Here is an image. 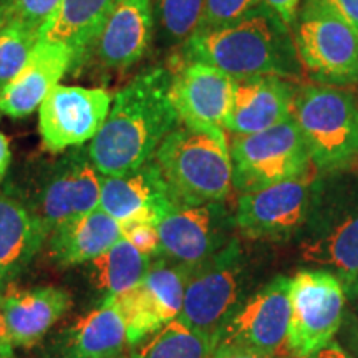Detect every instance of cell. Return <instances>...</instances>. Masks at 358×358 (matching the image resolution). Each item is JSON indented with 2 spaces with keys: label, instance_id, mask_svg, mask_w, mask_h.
Wrapping results in <instances>:
<instances>
[{
  "label": "cell",
  "instance_id": "cell-28",
  "mask_svg": "<svg viewBox=\"0 0 358 358\" xmlns=\"http://www.w3.org/2000/svg\"><path fill=\"white\" fill-rule=\"evenodd\" d=\"M206 0H151L155 38L164 47H178L198 30Z\"/></svg>",
  "mask_w": 358,
  "mask_h": 358
},
{
  "label": "cell",
  "instance_id": "cell-1",
  "mask_svg": "<svg viewBox=\"0 0 358 358\" xmlns=\"http://www.w3.org/2000/svg\"><path fill=\"white\" fill-rule=\"evenodd\" d=\"M181 123L171 100V71L151 69L116 93L88 153L101 176H116L155 158L164 138Z\"/></svg>",
  "mask_w": 358,
  "mask_h": 358
},
{
  "label": "cell",
  "instance_id": "cell-18",
  "mask_svg": "<svg viewBox=\"0 0 358 358\" xmlns=\"http://www.w3.org/2000/svg\"><path fill=\"white\" fill-rule=\"evenodd\" d=\"M155 40L151 0H122L111 12L92 50L103 69H131L150 50Z\"/></svg>",
  "mask_w": 358,
  "mask_h": 358
},
{
  "label": "cell",
  "instance_id": "cell-24",
  "mask_svg": "<svg viewBox=\"0 0 358 358\" xmlns=\"http://www.w3.org/2000/svg\"><path fill=\"white\" fill-rule=\"evenodd\" d=\"M47 239L48 232L24 203L0 192V285L24 271Z\"/></svg>",
  "mask_w": 358,
  "mask_h": 358
},
{
  "label": "cell",
  "instance_id": "cell-29",
  "mask_svg": "<svg viewBox=\"0 0 358 358\" xmlns=\"http://www.w3.org/2000/svg\"><path fill=\"white\" fill-rule=\"evenodd\" d=\"M38 43V30L12 19L0 30V90L10 82Z\"/></svg>",
  "mask_w": 358,
  "mask_h": 358
},
{
  "label": "cell",
  "instance_id": "cell-31",
  "mask_svg": "<svg viewBox=\"0 0 358 358\" xmlns=\"http://www.w3.org/2000/svg\"><path fill=\"white\" fill-rule=\"evenodd\" d=\"M123 237L128 241L133 248H136L141 254L148 257H158L161 244H159V232L155 224L148 222H133L122 226Z\"/></svg>",
  "mask_w": 358,
  "mask_h": 358
},
{
  "label": "cell",
  "instance_id": "cell-25",
  "mask_svg": "<svg viewBox=\"0 0 358 358\" xmlns=\"http://www.w3.org/2000/svg\"><path fill=\"white\" fill-rule=\"evenodd\" d=\"M65 358H113L129 347L127 325L111 297L66 330L62 343Z\"/></svg>",
  "mask_w": 358,
  "mask_h": 358
},
{
  "label": "cell",
  "instance_id": "cell-39",
  "mask_svg": "<svg viewBox=\"0 0 358 358\" xmlns=\"http://www.w3.org/2000/svg\"><path fill=\"white\" fill-rule=\"evenodd\" d=\"M12 19V0H0V30Z\"/></svg>",
  "mask_w": 358,
  "mask_h": 358
},
{
  "label": "cell",
  "instance_id": "cell-35",
  "mask_svg": "<svg viewBox=\"0 0 358 358\" xmlns=\"http://www.w3.org/2000/svg\"><path fill=\"white\" fill-rule=\"evenodd\" d=\"M358 30V0H324Z\"/></svg>",
  "mask_w": 358,
  "mask_h": 358
},
{
  "label": "cell",
  "instance_id": "cell-22",
  "mask_svg": "<svg viewBox=\"0 0 358 358\" xmlns=\"http://www.w3.org/2000/svg\"><path fill=\"white\" fill-rule=\"evenodd\" d=\"M122 0H60L45 20L38 40L62 43L71 53V69L82 65L106 20Z\"/></svg>",
  "mask_w": 358,
  "mask_h": 358
},
{
  "label": "cell",
  "instance_id": "cell-10",
  "mask_svg": "<svg viewBox=\"0 0 358 358\" xmlns=\"http://www.w3.org/2000/svg\"><path fill=\"white\" fill-rule=\"evenodd\" d=\"M290 319L285 347L297 358L332 342L342 325L345 289L332 272L306 268L290 279Z\"/></svg>",
  "mask_w": 358,
  "mask_h": 358
},
{
  "label": "cell",
  "instance_id": "cell-32",
  "mask_svg": "<svg viewBox=\"0 0 358 358\" xmlns=\"http://www.w3.org/2000/svg\"><path fill=\"white\" fill-rule=\"evenodd\" d=\"M58 3L60 0H12V17L40 32L45 20L52 15Z\"/></svg>",
  "mask_w": 358,
  "mask_h": 358
},
{
  "label": "cell",
  "instance_id": "cell-5",
  "mask_svg": "<svg viewBox=\"0 0 358 358\" xmlns=\"http://www.w3.org/2000/svg\"><path fill=\"white\" fill-rule=\"evenodd\" d=\"M292 118L301 129L317 171L343 173L357 166V95L327 85H302L295 92Z\"/></svg>",
  "mask_w": 358,
  "mask_h": 358
},
{
  "label": "cell",
  "instance_id": "cell-36",
  "mask_svg": "<svg viewBox=\"0 0 358 358\" xmlns=\"http://www.w3.org/2000/svg\"><path fill=\"white\" fill-rule=\"evenodd\" d=\"M302 358H353L347 350H343L337 342H329L327 345L319 348L317 352L310 353V355L302 357Z\"/></svg>",
  "mask_w": 358,
  "mask_h": 358
},
{
  "label": "cell",
  "instance_id": "cell-26",
  "mask_svg": "<svg viewBox=\"0 0 358 358\" xmlns=\"http://www.w3.org/2000/svg\"><path fill=\"white\" fill-rule=\"evenodd\" d=\"M153 259L133 248L124 237L88 262V274L95 289L106 297L127 292L145 279Z\"/></svg>",
  "mask_w": 358,
  "mask_h": 358
},
{
  "label": "cell",
  "instance_id": "cell-34",
  "mask_svg": "<svg viewBox=\"0 0 358 358\" xmlns=\"http://www.w3.org/2000/svg\"><path fill=\"white\" fill-rule=\"evenodd\" d=\"M213 358H280L274 353L249 350V348H236V347H216Z\"/></svg>",
  "mask_w": 358,
  "mask_h": 358
},
{
  "label": "cell",
  "instance_id": "cell-15",
  "mask_svg": "<svg viewBox=\"0 0 358 358\" xmlns=\"http://www.w3.org/2000/svg\"><path fill=\"white\" fill-rule=\"evenodd\" d=\"M289 290V277L277 275L249 294L222 327L217 347L249 348L279 355L287 342Z\"/></svg>",
  "mask_w": 358,
  "mask_h": 358
},
{
  "label": "cell",
  "instance_id": "cell-20",
  "mask_svg": "<svg viewBox=\"0 0 358 358\" xmlns=\"http://www.w3.org/2000/svg\"><path fill=\"white\" fill-rule=\"evenodd\" d=\"M70 69L71 53L65 45L38 40L27 64L0 90V116L32 115Z\"/></svg>",
  "mask_w": 358,
  "mask_h": 358
},
{
  "label": "cell",
  "instance_id": "cell-16",
  "mask_svg": "<svg viewBox=\"0 0 358 358\" xmlns=\"http://www.w3.org/2000/svg\"><path fill=\"white\" fill-rule=\"evenodd\" d=\"M178 208L155 158L133 171L101 178L100 209L122 226L161 219Z\"/></svg>",
  "mask_w": 358,
  "mask_h": 358
},
{
  "label": "cell",
  "instance_id": "cell-41",
  "mask_svg": "<svg viewBox=\"0 0 358 358\" xmlns=\"http://www.w3.org/2000/svg\"><path fill=\"white\" fill-rule=\"evenodd\" d=\"M113 358H128V357H124V355H120V357H113Z\"/></svg>",
  "mask_w": 358,
  "mask_h": 358
},
{
  "label": "cell",
  "instance_id": "cell-21",
  "mask_svg": "<svg viewBox=\"0 0 358 358\" xmlns=\"http://www.w3.org/2000/svg\"><path fill=\"white\" fill-rule=\"evenodd\" d=\"M3 319L13 347H32L52 330L73 306L69 290L38 285L27 290L8 287L0 294Z\"/></svg>",
  "mask_w": 358,
  "mask_h": 358
},
{
  "label": "cell",
  "instance_id": "cell-14",
  "mask_svg": "<svg viewBox=\"0 0 358 358\" xmlns=\"http://www.w3.org/2000/svg\"><path fill=\"white\" fill-rule=\"evenodd\" d=\"M103 88L57 85L38 108V129L48 153H64L96 136L111 106Z\"/></svg>",
  "mask_w": 358,
  "mask_h": 358
},
{
  "label": "cell",
  "instance_id": "cell-11",
  "mask_svg": "<svg viewBox=\"0 0 358 358\" xmlns=\"http://www.w3.org/2000/svg\"><path fill=\"white\" fill-rule=\"evenodd\" d=\"M320 173L315 168L302 176L245 192L237 201V231L249 239L287 241L301 236L315 196Z\"/></svg>",
  "mask_w": 358,
  "mask_h": 358
},
{
  "label": "cell",
  "instance_id": "cell-4",
  "mask_svg": "<svg viewBox=\"0 0 358 358\" xmlns=\"http://www.w3.org/2000/svg\"><path fill=\"white\" fill-rule=\"evenodd\" d=\"M299 237L302 261L332 272L347 289L358 275V176L320 173Z\"/></svg>",
  "mask_w": 358,
  "mask_h": 358
},
{
  "label": "cell",
  "instance_id": "cell-19",
  "mask_svg": "<svg viewBox=\"0 0 358 358\" xmlns=\"http://www.w3.org/2000/svg\"><path fill=\"white\" fill-rule=\"evenodd\" d=\"M297 87L282 77H250L236 80L232 108L224 131L254 134L292 118Z\"/></svg>",
  "mask_w": 358,
  "mask_h": 358
},
{
  "label": "cell",
  "instance_id": "cell-6",
  "mask_svg": "<svg viewBox=\"0 0 358 358\" xmlns=\"http://www.w3.org/2000/svg\"><path fill=\"white\" fill-rule=\"evenodd\" d=\"M303 71L319 85H358V30L324 0H306L292 27Z\"/></svg>",
  "mask_w": 358,
  "mask_h": 358
},
{
  "label": "cell",
  "instance_id": "cell-40",
  "mask_svg": "<svg viewBox=\"0 0 358 358\" xmlns=\"http://www.w3.org/2000/svg\"><path fill=\"white\" fill-rule=\"evenodd\" d=\"M345 295L350 299V302L355 306L357 312H358V275L350 282V285L345 289Z\"/></svg>",
  "mask_w": 358,
  "mask_h": 358
},
{
  "label": "cell",
  "instance_id": "cell-27",
  "mask_svg": "<svg viewBox=\"0 0 358 358\" xmlns=\"http://www.w3.org/2000/svg\"><path fill=\"white\" fill-rule=\"evenodd\" d=\"M141 345L134 358H213L217 338L174 319Z\"/></svg>",
  "mask_w": 358,
  "mask_h": 358
},
{
  "label": "cell",
  "instance_id": "cell-17",
  "mask_svg": "<svg viewBox=\"0 0 358 358\" xmlns=\"http://www.w3.org/2000/svg\"><path fill=\"white\" fill-rule=\"evenodd\" d=\"M236 80L216 66L186 62L171 73V100L181 123L224 129Z\"/></svg>",
  "mask_w": 358,
  "mask_h": 358
},
{
  "label": "cell",
  "instance_id": "cell-2",
  "mask_svg": "<svg viewBox=\"0 0 358 358\" xmlns=\"http://www.w3.org/2000/svg\"><path fill=\"white\" fill-rule=\"evenodd\" d=\"M182 58L216 66L234 80H290L301 77L303 70L290 27L266 6L234 24L201 27L182 43Z\"/></svg>",
  "mask_w": 358,
  "mask_h": 358
},
{
  "label": "cell",
  "instance_id": "cell-7",
  "mask_svg": "<svg viewBox=\"0 0 358 358\" xmlns=\"http://www.w3.org/2000/svg\"><path fill=\"white\" fill-rule=\"evenodd\" d=\"M101 174L90 158L88 146L71 148L52 163L40 164L17 196L45 231L100 208Z\"/></svg>",
  "mask_w": 358,
  "mask_h": 358
},
{
  "label": "cell",
  "instance_id": "cell-12",
  "mask_svg": "<svg viewBox=\"0 0 358 358\" xmlns=\"http://www.w3.org/2000/svg\"><path fill=\"white\" fill-rule=\"evenodd\" d=\"M191 271L158 256L136 287L111 295L127 325L129 347L145 343L181 313Z\"/></svg>",
  "mask_w": 358,
  "mask_h": 358
},
{
  "label": "cell",
  "instance_id": "cell-37",
  "mask_svg": "<svg viewBox=\"0 0 358 358\" xmlns=\"http://www.w3.org/2000/svg\"><path fill=\"white\" fill-rule=\"evenodd\" d=\"M12 161V151H10V143L8 138L0 131V186H2L3 179L7 176L8 166H10Z\"/></svg>",
  "mask_w": 358,
  "mask_h": 358
},
{
  "label": "cell",
  "instance_id": "cell-8",
  "mask_svg": "<svg viewBox=\"0 0 358 358\" xmlns=\"http://www.w3.org/2000/svg\"><path fill=\"white\" fill-rule=\"evenodd\" d=\"M249 262L234 237L216 256L192 268L176 319L219 340L222 327L249 295Z\"/></svg>",
  "mask_w": 358,
  "mask_h": 358
},
{
  "label": "cell",
  "instance_id": "cell-30",
  "mask_svg": "<svg viewBox=\"0 0 358 358\" xmlns=\"http://www.w3.org/2000/svg\"><path fill=\"white\" fill-rule=\"evenodd\" d=\"M262 6V0H206L203 19L198 29L234 24Z\"/></svg>",
  "mask_w": 358,
  "mask_h": 358
},
{
  "label": "cell",
  "instance_id": "cell-3",
  "mask_svg": "<svg viewBox=\"0 0 358 358\" xmlns=\"http://www.w3.org/2000/svg\"><path fill=\"white\" fill-rule=\"evenodd\" d=\"M155 161L178 206L224 203L232 191V164L222 128L179 123Z\"/></svg>",
  "mask_w": 358,
  "mask_h": 358
},
{
  "label": "cell",
  "instance_id": "cell-23",
  "mask_svg": "<svg viewBox=\"0 0 358 358\" xmlns=\"http://www.w3.org/2000/svg\"><path fill=\"white\" fill-rule=\"evenodd\" d=\"M122 237V224L98 208L60 224L50 232L45 245L57 266L71 267L92 262Z\"/></svg>",
  "mask_w": 358,
  "mask_h": 358
},
{
  "label": "cell",
  "instance_id": "cell-33",
  "mask_svg": "<svg viewBox=\"0 0 358 358\" xmlns=\"http://www.w3.org/2000/svg\"><path fill=\"white\" fill-rule=\"evenodd\" d=\"M262 3L275 12L287 27H292L299 7H301V0H262Z\"/></svg>",
  "mask_w": 358,
  "mask_h": 358
},
{
  "label": "cell",
  "instance_id": "cell-13",
  "mask_svg": "<svg viewBox=\"0 0 358 358\" xmlns=\"http://www.w3.org/2000/svg\"><path fill=\"white\" fill-rule=\"evenodd\" d=\"M159 256L179 266L198 267L216 256L234 237V213L224 203L178 206L158 226Z\"/></svg>",
  "mask_w": 358,
  "mask_h": 358
},
{
  "label": "cell",
  "instance_id": "cell-38",
  "mask_svg": "<svg viewBox=\"0 0 358 358\" xmlns=\"http://www.w3.org/2000/svg\"><path fill=\"white\" fill-rule=\"evenodd\" d=\"M13 343L8 335L6 319H3L2 306H0V358H13Z\"/></svg>",
  "mask_w": 358,
  "mask_h": 358
},
{
  "label": "cell",
  "instance_id": "cell-9",
  "mask_svg": "<svg viewBox=\"0 0 358 358\" xmlns=\"http://www.w3.org/2000/svg\"><path fill=\"white\" fill-rule=\"evenodd\" d=\"M232 187L241 194L312 171L313 164L294 118L254 134H232Z\"/></svg>",
  "mask_w": 358,
  "mask_h": 358
}]
</instances>
